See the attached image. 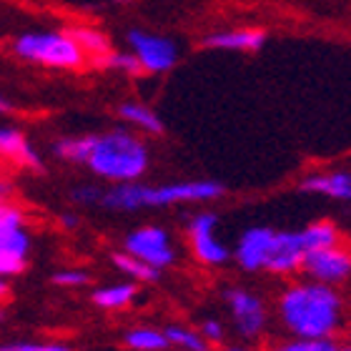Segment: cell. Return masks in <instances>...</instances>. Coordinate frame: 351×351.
<instances>
[{
    "instance_id": "6da1fadb",
    "label": "cell",
    "mask_w": 351,
    "mask_h": 351,
    "mask_svg": "<svg viewBox=\"0 0 351 351\" xmlns=\"http://www.w3.org/2000/svg\"><path fill=\"white\" fill-rule=\"evenodd\" d=\"M278 316L296 339H334L344 322V301L334 286L299 281L281 291Z\"/></svg>"
},
{
    "instance_id": "7a4b0ae2",
    "label": "cell",
    "mask_w": 351,
    "mask_h": 351,
    "mask_svg": "<svg viewBox=\"0 0 351 351\" xmlns=\"http://www.w3.org/2000/svg\"><path fill=\"white\" fill-rule=\"evenodd\" d=\"M223 196V186L216 181H186L166 183V186H146L138 181L116 183L103 191L101 206L113 211H138V208H158L176 204H206Z\"/></svg>"
},
{
    "instance_id": "3957f363",
    "label": "cell",
    "mask_w": 351,
    "mask_h": 351,
    "mask_svg": "<svg viewBox=\"0 0 351 351\" xmlns=\"http://www.w3.org/2000/svg\"><path fill=\"white\" fill-rule=\"evenodd\" d=\"M86 166L103 181L128 183L146 176L151 166V154L138 136L116 128L108 133H95Z\"/></svg>"
},
{
    "instance_id": "277c9868",
    "label": "cell",
    "mask_w": 351,
    "mask_h": 351,
    "mask_svg": "<svg viewBox=\"0 0 351 351\" xmlns=\"http://www.w3.org/2000/svg\"><path fill=\"white\" fill-rule=\"evenodd\" d=\"M10 48L25 63L56 71H78L88 60L68 30H28L15 38Z\"/></svg>"
},
{
    "instance_id": "5b68a950",
    "label": "cell",
    "mask_w": 351,
    "mask_h": 351,
    "mask_svg": "<svg viewBox=\"0 0 351 351\" xmlns=\"http://www.w3.org/2000/svg\"><path fill=\"white\" fill-rule=\"evenodd\" d=\"M30 234L25 226V213L13 206L0 204V278L18 276L28 266Z\"/></svg>"
},
{
    "instance_id": "8992f818",
    "label": "cell",
    "mask_w": 351,
    "mask_h": 351,
    "mask_svg": "<svg viewBox=\"0 0 351 351\" xmlns=\"http://www.w3.org/2000/svg\"><path fill=\"white\" fill-rule=\"evenodd\" d=\"M125 38H128L131 53L138 58L143 73H169L178 63V48L171 38L156 36V33L141 28H131Z\"/></svg>"
},
{
    "instance_id": "52a82bcc",
    "label": "cell",
    "mask_w": 351,
    "mask_h": 351,
    "mask_svg": "<svg viewBox=\"0 0 351 351\" xmlns=\"http://www.w3.org/2000/svg\"><path fill=\"white\" fill-rule=\"evenodd\" d=\"M301 271L311 281H319V284H344L346 278L351 276V249L337 243V246H329V249L308 251L301 258Z\"/></svg>"
},
{
    "instance_id": "ba28073f",
    "label": "cell",
    "mask_w": 351,
    "mask_h": 351,
    "mask_svg": "<svg viewBox=\"0 0 351 351\" xmlns=\"http://www.w3.org/2000/svg\"><path fill=\"white\" fill-rule=\"evenodd\" d=\"M125 254L146 261L154 269H166L176 261V251L171 246L169 234L161 226H141L123 239Z\"/></svg>"
},
{
    "instance_id": "9c48e42d",
    "label": "cell",
    "mask_w": 351,
    "mask_h": 351,
    "mask_svg": "<svg viewBox=\"0 0 351 351\" xmlns=\"http://www.w3.org/2000/svg\"><path fill=\"white\" fill-rule=\"evenodd\" d=\"M216 223H219V216L211 211H204V213L191 216L189 226H186L191 251H193V256L201 263H206V266H221V263H226L228 258H231L228 249L216 239V234H213V231H216Z\"/></svg>"
},
{
    "instance_id": "30bf717a",
    "label": "cell",
    "mask_w": 351,
    "mask_h": 351,
    "mask_svg": "<svg viewBox=\"0 0 351 351\" xmlns=\"http://www.w3.org/2000/svg\"><path fill=\"white\" fill-rule=\"evenodd\" d=\"M223 299H226L228 308H231V316H234V324L236 329L241 331V337L246 339H256L263 334L266 329V306H263V301L258 299L256 293L246 291V289H226L223 293Z\"/></svg>"
},
{
    "instance_id": "8fae6325",
    "label": "cell",
    "mask_w": 351,
    "mask_h": 351,
    "mask_svg": "<svg viewBox=\"0 0 351 351\" xmlns=\"http://www.w3.org/2000/svg\"><path fill=\"white\" fill-rule=\"evenodd\" d=\"M274 228L269 226H254L243 231L236 246V261L243 271H263L271 254V243H274Z\"/></svg>"
},
{
    "instance_id": "7c38bea8",
    "label": "cell",
    "mask_w": 351,
    "mask_h": 351,
    "mask_svg": "<svg viewBox=\"0 0 351 351\" xmlns=\"http://www.w3.org/2000/svg\"><path fill=\"white\" fill-rule=\"evenodd\" d=\"M0 161L13 163V166L25 171H36V173L45 171L43 158L38 156L36 148L30 146L25 133L18 131V128H10V125L0 128Z\"/></svg>"
},
{
    "instance_id": "4fadbf2b",
    "label": "cell",
    "mask_w": 351,
    "mask_h": 351,
    "mask_svg": "<svg viewBox=\"0 0 351 351\" xmlns=\"http://www.w3.org/2000/svg\"><path fill=\"white\" fill-rule=\"evenodd\" d=\"M304 243L299 239V231H276L274 234V243H271V254L266 261V269L271 274L286 276L293 271L301 269V258H304Z\"/></svg>"
},
{
    "instance_id": "5bb4252c",
    "label": "cell",
    "mask_w": 351,
    "mask_h": 351,
    "mask_svg": "<svg viewBox=\"0 0 351 351\" xmlns=\"http://www.w3.org/2000/svg\"><path fill=\"white\" fill-rule=\"evenodd\" d=\"M266 43V33L258 28H239V30H219L204 38L206 48L216 51H241V53H256Z\"/></svg>"
},
{
    "instance_id": "9a60e30c",
    "label": "cell",
    "mask_w": 351,
    "mask_h": 351,
    "mask_svg": "<svg viewBox=\"0 0 351 351\" xmlns=\"http://www.w3.org/2000/svg\"><path fill=\"white\" fill-rule=\"evenodd\" d=\"M306 193H322V196L339 198V201H351V173L334 171V173L308 176L299 186Z\"/></svg>"
},
{
    "instance_id": "2e32d148",
    "label": "cell",
    "mask_w": 351,
    "mask_h": 351,
    "mask_svg": "<svg viewBox=\"0 0 351 351\" xmlns=\"http://www.w3.org/2000/svg\"><path fill=\"white\" fill-rule=\"evenodd\" d=\"M118 116L123 118L125 123L136 125L138 131L148 133V136H161L166 131V125L158 116H156L154 108H148L143 103H136V101H125L118 106Z\"/></svg>"
},
{
    "instance_id": "e0dca14e",
    "label": "cell",
    "mask_w": 351,
    "mask_h": 351,
    "mask_svg": "<svg viewBox=\"0 0 351 351\" xmlns=\"http://www.w3.org/2000/svg\"><path fill=\"white\" fill-rule=\"evenodd\" d=\"M299 239L304 243V251H319V249H329V246H337L341 243V234L339 228L331 223V221H316V223H308L306 228L299 231Z\"/></svg>"
},
{
    "instance_id": "ac0fdd59",
    "label": "cell",
    "mask_w": 351,
    "mask_h": 351,
    "mask_svg": "<svg viewBox=\"0 0 351 351\" xmlns=\"http://www.w3.org/2000/svg\"><path fill=\"white\" fill-rule=\"evenodd\" d=\"M93 136H63L53 143V156L58 161L75 163V166H86L88 154H90V146H93Z\"/></svg>"
},
{
    "instance_id": "d6986e66",
    "label": "cell",
    "mask_w": 351,
    "mask_h": 351,
    "mask_svg": "<svg viewBox=\"0 0 351 351\" xmlns=\"http://www.w3.org/2000/svg\"><path fill=\"white\" fill-rule=\"evenodd\" d=\"M136 284H110L103 286V289H95L90 293V301H93L98 308H106V311H116V308L128 306L133 299H136Z\"/></svg>"
},
{
    "instance_id": "ffe728a7",
    "label": "cell",
    "mask_w": 351,
    "mask_h": 351,
    "mask_svg": "<svg viewBox=\"0 0 351 351\" xmlns=\"http://www.w3.org/2000/svg\"><path fill=\"white\" fill-rule=\"evenodd\" d=\"M68 33L73 36L75 43L81 45V51L86 53V58H93V63L98 58H103L106 53L113 51L108 36L98 28H90V25H75V28H71Z\"/></svg>"
},
{
    "instance_id": "44dd1931",
    "label": "cell",
    "mask_w": 351,
    "mask_h": 351,
    "mask_svg": "<svg viewBox=\"0 0 351 351\" xmlns=\"http://www.w3.org/2000/svg\"><path fill=\"white\" fill-rule=\"evenodd\" d=\"M110 261L116 266L123 276H131L133 281H146V284H154L161 278V271L154 269V266H148L146 261H141V258L131 256V254H125V251H116V254H110Z\"/></svg>"
},
{
    "instance_id": "7402d4cb",
    "label": "cell",
    "mask_w": 351,
    "mask_h": 351,
    "mask_svg": "<svg viewBox=\"0 0 351 351\" xmlns=\"http://www.w3.org/2000/svg\"><path fill=\"white\" fill-rule=\"evenodd\" d=\"M123 341L133 351H166L169 349V339L166 334L151 326H138L123 334Z\"/></svg>"
},
{
    "instance_id": "603a6c76",
    "label": "cell",
    "mask_w": 351,
    "mask_h": 351,
    "mask_svg": "<svg viewBox=\"0 0 351 351\" xmlns=\"http://www.w3.org/2000/svg\"><path fill=\"white\" fill-rule=\"evenodd\" d=\"M163 334L169 339V344L181 346V349H186V351H208V341L193 329H186V326H169Z\"/></svg>"
},
{
    "instance_id": "cb8c5ba5",
    "label": "cell",
    "mask_w": 351,
    "mask_h": 351,
    "mask_svg": "<svg viewBox=\"0 0 351 351\" xmlns=\"http://www.w3.org/2000/svg\"><path fill=\"white\" fill-rule=\"evenodd\" d=\"M95 66L110 68V71H121V73H125V75H141L143 73V68H141L138 58H136L133 53L110 51V53H106L103 58L95 60Z\"/></svg>"
},
{
    "instance_id": "d4e9b609",
    "label": "cell",
    "mask_w": 351,
    "mask_h": 351,
    "mask_svg": "<svg viewBox=\"0 0 351 351\" xmlns=\"http://www.w3.org/2000/svg\"><path fill=\"white\" fill-rule=\"evenodd\" d=\"M339 344L334 339H289V341H276L266 351H337Z\"/></svg>"
},
{
    "instance_id": "484cf974",
    "label": "cell",
    "mask_w": 351,
    "mask_h": 351,
    "mask_svg": "<svg viewBox=\"0 0 351 351\" xmlns=\"http://www.w3.org/2000/svg\"><path fill=\"white\" fill-rule=\"evenodd\" d=\"M88 281H90V274L83 269H66L53 274V284L63 289H78V286H86Z\"/></svg>"
},
{
    "instance_id": "4316f807",
    "label": "cell",
    "mask_w": 351,
    "mask_h": 351,
    "mask_svg": "<svg viewBox=\"0 0 351 351\" xmlns=\"http://www.w3.org/2000/svg\"><path fill=\"white\" fill-rule=\"evenodd\" d=\"M0 351H73L68 344L60 341H45V344H33V341H21V344H5Z\"/></svg>"
},
{
    "instance_id": "83f0119b",
    "label": "cell",
    "mask_w": 351,
    "mask_h": 351,
    "mask_svg": "<svg viewBox=\"0 0 351 351\" xmlns=\"http://www.w3.org/2000/svg\"><path fill=\"white\" fill-rule=\"evenodd\" d=\"M101 196H103V189L90 186V183H86V186H75V189L71 191V198H73L75 204H83V206L101 204Z\"/></svg>"
},
{
    "instance_id": "f1b7e54d",
    "label": "cell",
    "mask_w": 351,
    "mask_h": 351,
    "mask_svg": "<svg viewBox=\"0 0 351 351\" xmlns=\"http://www.w3.org/2000/svg\"><path fill=\"white\" fill-rule=\"evenodd\" d=\"M198 334H201L208 344H219L221 339H223V326H221L216 319H206V322L201 324V331H198Z\"/></svg>"
},
{
    "instance_id": "f546056e",
    "label": "cell",
    "mask_w": 351,
    "mask_h": 351,
    "mask_svg": "<svg viewBox=\"0 0 351 351\" xmlns=\"http://www.w3.org/2000/svg\"><path fill=\"white\" fill-rule=\"evenodd\" d=\"M13 196H15V186L8 181V178H3V176H0V204H8Z\"/></svg>"
},
{
    "instance_id": "4dcf8cb0",
    "label": "cell",
    "mask_w": 351,
    "mask_h": 351,
    "mask_svg": "<svg viewBox=\"0 0 351 351\" xmlns=\"http://www.w3.org/2000/svg\"><path fill=\"white\" fill-rule=\"evenodd\" d=\"M60 226H63V228H75V226H78V216H75V213H63V216H60Z\"/></svg>"
},
{
    "instance_id": "1f68e13d",
    "label": "cell",
    "mask_w": 351,
    "mask_h": 351,
    "mask_svg": "<svg viewBox=\"0 0 351 351\" xmlns=\"http://www.w3.org/2000/svg\"><path fill=\"white\" fill-rule=\"evenodd\" d=\"M5 113H13V103L8 101L5 95H0V116H5Z\"/></svg>"
},
{
    "instance_id": "d6a6232c",
    "label": "cell",
    "mask_w": 351,
    "mask_h": 351,
    "mask_svg": "<svg viewBox=\"0 0 351 351\" xmlns=\"http://www.w3.org/2000/svg\"><path fill=\"white\" fill-rule=\"evenodd\" d=\"M5 296H8V281L0 278V299H5Z\"/></svg>"
},
{
    "instance_id": "836d02e7",
    "label": "cell",
    "mask_w": 351,
    "mask_h": 351,
    "mask_svg": "<svg viewBox=\"0 0 351 351\" xmlns=\"http://www.w3.org/2000/svg\"><path fill=\"white\" fill-rule=\"evenodd\" d=\"M337 351H351V344H344V346H339Z\"/></svg>"
},
{
    "instance_id": "e575fe53",
    "label": "cell",
    "mask_w": 351,
    "mask_h": 351,
    "mask_svg": "<svg viewBox=\"0 0 351 351\" xmlns=\"http://www.w3.org/2000/svg\"><path fill=\"white\" fill-rule=\"evenodd\" d=\"M226 351H246V349H239V346H231V349H226Z\"/></svg>"
},
{
    "instance_id": "d590c367",
    "label": "cell",
    "mask_w": 351,
    "mask_h": 351,
    "mask_svg": "<svg viewBox=\"0 0 351 351\" xmlns=\"http://www.w3.org/2000/svg\"><path fill=\"white\" fill-rule=\"evenodd\" d=\"M113 3H128V0H113Z\"/></svg>"
}]
</instances>
